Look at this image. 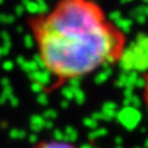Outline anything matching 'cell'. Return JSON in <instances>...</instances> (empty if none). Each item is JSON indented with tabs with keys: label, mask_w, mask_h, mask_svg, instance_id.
Masks as SVG:
<instances>
[{
	"label": "cell",
	"mask_w": 148,
	"mask_h": 148,
	"mask_svg": "<svg viewBox=\"0 0 148 148\" xmlns=\"http://www.w3.org/2000/svg\"><path fill=\"white\" fill-rule=\"evenodd\" d=\"M47 94L121 62L127 35L96 0H54L26 18Z\"/></svg>",
	"instance_id": "6da1fadb"
},
{
	"label": "cell",
	"mask_w": 148,
	"mask_h": 148,
	"mask_svg": "<svg viewBox=\"0 0 148 148\" xmlns=\"http://www.w3.org/2000/svg\"><path fill=\"white\" fill-rule=\"evenodd\" d=\"M31 148H78L72 142L58 140V138H45L37 141Z\"/></svg>",
	"instance_id": "7a4b0ae2"
},
{
	"label": "cell",
	"mask_w": 148,
	"mask_h": 148,
	"mask_svg": "<svg viewBox=\"0 0 148 148\" xmlns=\"http://www.w3.org/2000/svg\"><path fill=\"white\" fill-rule=\"evenodd\" d=\"M142 101L148 109V72H146L142 75V89H141Z\"/></svg>",
	"instance_id": "3957f363"
}]
</instances>
